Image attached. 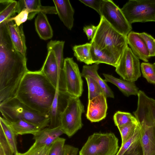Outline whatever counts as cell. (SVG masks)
Instances as JSON below:
<instances>
[{"mask_svg": "<svg viewBox=\"0 0 155 155\" xmlns=\"http://www.w3.org/2000/svg\"><path fill=\"white\" fill-rule=\"evenodd\" d=\"M28 71L26 57L14 47L6 22L0 23V103L16 97Z\"/></svg>", "mask_w": 155, "mask_h": 155, "instance_id": "1", "label": "cell"}, {"mask_svg": "<svg viewBox=\"0 0 155 155\" xmlns=\"http://www.w3.org/2000/svg\"><path fill=\"white\" fill-rule=\"evenodd\" d=\"M56 91V88L41 69L28 70L20 84L15 97L33 110L49 117Z\"/></svg>", "mask_w": 155, "mask_h": 155, "instance_id": "2", "label": "cell"}, {"mask_svg": "<svg viewBox=\"0 0 155 155\" xmlns=\"http://www.w3.org/2000/svg\"><path fill=\"white\" fill-rule=\"evenodd\" d=\"M90 43L110 53L119 62L128 46L127 37L115 29L102 16Z\"/></svg>", "mask_w": 155, "mask_h": 155, "instance_id": "3", "label": "cell"}, {"mask_svg": "<svg viewBox=\"0 0 155 155\" xmlns=\"http://www.w3.org/2000/svg\"><path fill=\"white\" fill-rule=\"evenodd\" d=\"M0 111L2 117L8 121L22 119L36 125L41 130L49 125L48 116H43L33 110L16 97L0 103Z\"/></svg>", "mask_w": 155, "mask_h": 155, "instance_id": "4", "label": "cell"}, {"mask_svg": "<svg viewBox=\"0 0 155 155\" xmlns=\"http://www.w3.org/2000/svg\"><path fill=\"white\" fill-rule=\"evenodd\" d=\"M118 140L113 133H94L88 137L79 155H116Z\"/></svg>", "mask_w": 155, "mask_h": 155, "instance_id": "5", "label": "cell"}, {"mask_svg": "<svg viewBox=\"0 0 155 155\" xmlns=\"http://www.w3.org/2000/svg\"><path fill=\"white\" fill-rule=\"evenodd\" d=\"M84 111V106L79 97H69L67 105L60 116V126L64 134L71 137L82 128V115Z\"/></svg>", "mask_w": 155, "mask_h": 155, "instance_id": "6", "label": "cell"}, {"mask_svg": "<svg viewBox=\"0 0 155 155\" xmlns=\"http://www.w3.org/2000/svg\"><path fill=\"white\" fill-rule=\"evenodd\" d=\"M121 9L131 25L155 21V0H129Z\"/></svg>", "mask_w": 155, "mask_h": 155, "instance_id": "7", "label": "cell"}, {"mask_svg": "<svg viewBox=\"0 0 155 155\" xmlns=\"http://www.w3.org/2000/svg\"><path fill=\"white\" fill-rule=\"evenodd\" d=\"M103 17L115 29L127 37L132 29L131 25L127 20L121 8L111 0H103L100 10Z\"/></svg>", "mask_w": 155, "mask_h": 155, "instance_id": "8", "label": "cell"}, {"mask_svg": "<svg viewBox=\"0 0 155 155\" xmlns=\"http://www.w3.org/2000/svg\"><path fill=\"white\" fill-rule=\"evenodd\" d=\"M115 68L117 73L122 79L127 81L134 82L141 75L139 59L128 45Z\"/></svg>", "mask_w": 155, "mask_h": 155, "instance_id": "9", "label": "cell"}, {"mask_svg": "<svg viewBox=\"0 0 155 155\" xmlns=\"http://www.w3.org/2000/svg\"><path fill=\"white\" fill-rule=\"evenodd\" d=\"M63 71L67 93L79 98L83 91V81L78 65L72 58L64 59Z\"/></svg>", "mask_w": 155, "mask_h": 155, "instance_id": "10", "label": "cell"}, {"mask_svg": "<svg viewBox=\"0 0 155 155\" xmlns=\"http://www.w3.org/2000/svg\"><path fill=\"white\" fill-rule=\"evenodd\" d=\"M48 51L41 70L57 89L60 91L66 93L64 76L59 73L54 52L53 51Z\"/></svg>", "mask_w": 155, "mask_h": 155, "instance_id": "11", "label": "cell"}, {"mask_svg": "<svg viewBox=\"0 0 155 155\" xmlns=\"http://www.w3.org/2000/svg\"><path fill=\"white\" fill-rule=\"evenodd\" d=\"M138 123L143 155H155V121Z\"/></svg>", "mask_w": 155, "mask_h": 155, "instance_id": "12", "label": "cell"}, {"mask_svg": "<svg viewBox=\"0 0 155 155\" xmlns=\"http://www.w3.org/2000/svg\"><path fill=\"white\" fill-rule=\"evenodd\" d=\"M107 97L103 93L88 101L86 117L91 122H98L106 117L108 108Z\"/></svg>", "mask_w": 155, "mask_h": 155, "instance_id": "13", "label": "cell"}, {"mask_svg": "<svg viewBox=\"0 0 155 155\" xmlns=\"http://www.w3.org/2000/svg\"><path fill=\"white\" fill-rule=\"evenodd\" d=\"M69 96L66 93L60 91L56 89L48 114L50 122L48 127L53 128L60 126V114L65 107Z\"/></svg>", "mask_w": 155, "mask_h": 155, "instance_id": "14", "label": "cell"}, {"mask_svg": "<svg viewBox=\"0 0 155 155\" xmlns=\"http://www.w3.org/2000/svg\"><path fill=\"white\" fill-rule=\"evenodd\" d=\"M25 8L29 12L28 20L32 19L36 14L39 12L45 14H57L55 7L43 6L40 0H20L17 1L16 13L19 14Z\"/></svg>", "mask_w": 155, "mask_h": 155, "instance_id": "15", "label": "cell"}, {"mask_svg": "<svg viewBox=\"0 0 155 155\" xmlns=\"http://www.w3.org/2000/svg\"><path fill=\"white\" fill-rule=\"evenodd\" d=\"M6 22L14 47L18 51L26 57L27 47L22 25L18 26L13 21Z\"/></svg>", "mask_w": 155, "mask_h": 155, "instance_id": "16", "label": "cell"}, {"mask_svg": "<svg viewBox=\"0 0 155 155\" xmlns=\"http://www.w3.org/2000/svg\"><path fill=\"white\" fill-rule=\"evenodd\" d=\"M127 44L134 54L144 62H148L150 57L146 44L139 33L131 31L127 37Z\"/></svg>", "mask_w": 155, "mask_h": 155, "instance_id": "17", "label": "cell"}, {"mask_svg": "<svg viewBox=\"0 0 155 155\" xmlns=\"http://www.w3.org/2000/svg\"><path fill=\"white\" fill-rule=\"evenodd\" d=\"M58 16L64 25L71 30L74 25V11L68 0H53Z\"/></svg>", "mask_w": 155, "mask_h": 155, "instance_id": "18", "label": "cell"}, {"mask_svg": "<svg viewBox=\"0 0 155 155\" xmlns=\"http://www.w3.org/2000/svg\"><path fill=\"white\" fill-rule=\"evenodd\" d=\"M63 134L60 126L53 128L47 127L33 135V139L38 144L50 146Z\"/></svg>", "mask_w": 155, "mask_h": 155, "instance_id": "19", "label": "cell"}, {"mask_svg": "<svg viewBox=\"0 0 155 155\" xmlns=\"http://www.w3.org/2000/svg\"><path fill=\"white\" fill-rule=\"evenodd\" d=\"M103 75L105 81L115 85L125 96L128 97L132 95H137L139 90L134 82L117 78L109 74H103Z\"/></svg>", "mask_w": 155, "mask_h": 155, "instance_id": "20", "label": "cell"}, {"mask_svg": "<svg viewBox=\"0 0 155 155\" xmlns=\"http://www.w3.org/2000/svg\"><path fill=\"white\" fill-rule=\"evenodd\" d=\"M98 64L94 63L91 65H84L81 73L82 77L84 78L88 76L92 78L101 86L107 97L114 98L113 92L107 84V82L103 79L98 73Z\"/></svg>", "mask_w": 155, "mask_h": 155, "instance_id": "21", "label": "cell"}, {"mask_svg": "<svg viewBox=\"0 0 155 155\" xmlns=\"http://www.w3.org/2000/svg\"><path fill=\"white\" fill-rule=\"evenodd\" d=\"M36 31L41 39L46 40L51 38L53 31L46 14L39 12L35 20Z\"/></svg>", "mask_w": 155, "mask_h": 155, "instance_id": "22", "label": "cell"}, {"mask_svg": "<svg viewBox=\"0 0 155 155\" xmlns=\"http://www.w3.org/2000/svg\"><path fill=\"white\" fill-rule=\"evenodd\" d=\"M91 44V53L94 64L104 63L116 67L119 61L113 55L105 50L100 49L94 44Z\"/></svg>", "mask_w": 155, "mask_h": 155, "instance_id": "23", "label": "cell"}, {"mask_svg": "<svg viewBox=\"0 0 155 155\" xmlns=\"http://www.w3.org/2000/svg\"><path fill=\"white\" fill-rule=\"evenodd\" d=\"M5 120L16 135L27 134L34 135L41 130L36 125L22 119H17L10 121Z\"/></svg>", "mask_w": 155, "mask_h": 155, "instance_id": "24", "label": "cell"}, {"mask_svg": "<svg viewBox=\"0 0 155 155\" xmlns=\"http://www.w3.org/2000/svg\"><path fill=\"white\" fill-rule=\"evenodd\" d=\"M64 41L51 40L47 45L48 51H54L56 60L58 71L60 74L64 76L63 71L64 59L63 57V48Z\"/></svg>", "mask_w": 155, "mask_h": 155, "instance_id": "25", "label": "cell"}, {"mask_svg": "<svg viewBox=\"0 0 155 155\" xmlns=\"http://www.w3.org/2000/svg\"><path fill=\"white\" fill-rule=\"evenodd\" d=\"M91 43L74 45L72 49L74 56L80 61L83 62L87 65L94 64L91 53Z\"/></svg>", "mask_w": 155, "mask_h": 155, "instance_id": "26", "label": "cell"}, {"mask_svg": "<svg viewBox=\"0 0 155 155\" xmlns=\"http://www.w3.org/2000/svg\"><path fill=\"white\" fill-rule=\"evenodd\" d=\"M0 127L2 129L6 139L14 154L18 152L17 147V136L14 131L2 117H0Z\"/></svg>", "mask_w": 155, "mask_h": 155, "instance_id": "27", "label": "cell"}, {"mask_svg": "<svg viewBox=\"0 0 155 155\" xmlns=\"http://www.w3.org/2000/svg\"><path fill=\"white\" fill-rule=\"evenodd\" d=\"M141 142L139 125L131 136L121 145L116 155H123L127 150L137 145Z\"/></svg>", "mask_w": 155, "mask_h": 155, "instance_id": "28", "label": "cell"}, {"mask_svg": "<svg viewBox=\"0 0 155 155\" xmlns=\"http://www.w3.org/2000/svg\"><path fill=\"white\" fill-rule=\"evenodd\" d=\"M113 119L115 125L117 127L137 121L135 117L131 113L119 111L115 113Z\"/></svg>", "mask_w": 155, "mask_h": 155, "instance_id": "29", "label": "cell"}, {"mask_svg": "<svg viewBox=\"0 0 155 155\" xmlns=\"http://www.w3.org/2000/svg\"><path fill=\"white\" fill-rule=\"evenodd\" d=\"M84 78L88 86V101L92 100L104 93L101 86L92 78L88 76H85Z\"/></svg>", "mask_w": 155, "mask_h": 155, "instance_id": "30", "label": "cell"}, {"mask_svg": "<svg viewBox=\"0 0 155 155\" xmlns=\"http://www.w3.org/2000/svg\"><path fill=\"white\" fill-rule=\"evenodd\" d=\"M51 145L50 146L41 145L34 142L29 149L26 152L24 153H20L18 152L14 155H49Z\"/></svg>", "mask_w": 155, "mask_h": 155, "instance_id": "31", "label": "cell"}, {"mask_svg": "<svg viewBox=\"0 0 155 155\" xmlns=\"http://www.w3.org/2000/svg\"><path fill=\"white\" fill-rule=\"evenodd\" d=\"M139 125L138 122L131 123L117 127L120 132L122 140L121 145L131 136Z\"/></svg>", "mask_w": 155, "mask_h": 155, "instance_id": "32", "label": "cell"}, {"mask_svg": "<svg viewBox=\"0 0 155 155\" xmlns=\"http://www.w3.org/2000/svg\"><path fill=\"white\" fill-rule=\"evenodd\" d=\"M140 69L143 77L150 83L155 84V71L153 64L143 62L140 64Z\"/></svg>", "mask_w": 155, "mask_h": 155, "instance_id": "33", "label": "cell"}, {"mask_svg": "<svg viewBox=\"0 0 155 155\" xmlns=\"http://www.w3.org/2000/svg\"><path fill=\"white\" fill-rule=\"evenodd\" d=\"M17 1L13 0L3 8L0 9V23L5 21L15 14Z\"/></svg>", "mask_w": 155, "mask_h": 155, "instance_id": "34", "label": "cell"}, {"mask_svg": "<svg viewBox=\"0 0 155 155\" xmlns=\"http://www.w3.org/2000/svg\"><path fill=\"white\" fill-rule=\"evenodd\" d=\"M139 35L146 44L149 56L151 58L155 56V39L151 35L145 32L139 33Z\"/></svg>", "mask_w": 155, "mask_h": 155, "instance_id": "35", "label": "cell"}, {"mask_svg": "<svg viewBox=\"0 0 155 155\" xmlns=\"http://www.w3.org/2000/svg\"><path fill=\"white\" fill-rule=\"evenodd\" d=\"M14 153L0 127V155H13Z\"/></svg>", "mask_w": 155, "mask_h": 155, "instance_id": "36", "label": "cell"}, {"mask_svg": "<svg viewBox=\"0 0 155 155\" xmlns=\"http://www.w3.org/2000/svg\"><path fill=\"white\" fill-rule=\"evenodd\" d=\"M65 140L60 137L56 139L51 145L49 155H59L63 149Z\"/></svg>", "mask_w": 155, "mask_h": 155, "instance_id": "37", "label": "cell"}, {"mask_svg": "<svg viewBox=\"0 0 155 155\" xmlns=\"http://www.w3.org/2000/svg\"><path fill=\"white\" fill-rule=\"evenodd\" d=\"M29 12L26 8L24 9L17 15L8 18L5 21L8 22L10 21H13L18 26L22 25L23 23L25 22L27 20Z\"/></svg>", "mask_w": 155, "mask_h": 155, "instance_id": "38", "label": "cell"}, {"mask_svg": "<svg viewBox=\"0 0 155 155\" xmlns=\"http://www.w3.org/2000/svg\"><path fill=\"white\" fill-rule=\"evenodd\" d=\"M103 0H79L85 5L90 7L95 10L100 15V10Z\"/></svg>", "mask_w": 155, "mask_h": 155, "instance_id": "39", "label": "cell"}, {"mask_svg": "<svg viewBox=\"0 0 155 155\" xmlns=\"http://www.w3.org/2000/svg\"><path fill=\"white\" fill-rule=\"evenodd\" d=\"M123 155H143L141 142L126 151Z\"/></svg>", "mask_w": 155, "mask_h": 155, "instance_id": "40", "label": "cell"}, {"mask_svg": "<svg viewBox=\"0 0 155 155\" xmlns=\"http://www.w3.org/2000/svg\"><path fill=\"white\" fill-rule=\"evenodd\" d=\"M97 26L93 25L86 26L84 27L83 30L86 34L88 40L92 39L97 29Z\"/></svg>", "mask_w": 155, "mask_h": 155, "instance_id": "41", "label": "cell"}, {"mask_svg": "<svg viewBox=\"0 0 155 155\" xmlns=\"http://www.w3.org/2000/svg\"><path fill=\"white\" fill-rule=\"evenodd\" d=\"M59 155H64L63 149L62 150V151L61 152V153H60Z\"/></svg>", "mask_w": 155, "mask_h": 155, "instance_id": "42", "label": "cell"}, {"mask_svg": "<svg viewBox=\"0 0 155 155\" xmlns=\"http://www.w3.org/2000/svg\"><path fill=\"white\" fill-rule=\"evenodd\" d=\"M153 66L154 68V69L155 71V62L153 64Z\"/></svg>", "mask_w": 155, "mask_h": 155, "instance_id": "43", "label": "cell"}, {"mask_svg": "<svg viewBox=\"0 0 155 155\" xmlns=\"http://www.w3.org/2000/svg\"><path fill=\"white\" fill-rule=\"evenodd\" d=\"M137 120V121H140V120H147V121H148V120Z\"/></svg>", "mask_w": 155, "mask_h": 155, "instance_id": "44", "label": "cell"}]
</instances>
